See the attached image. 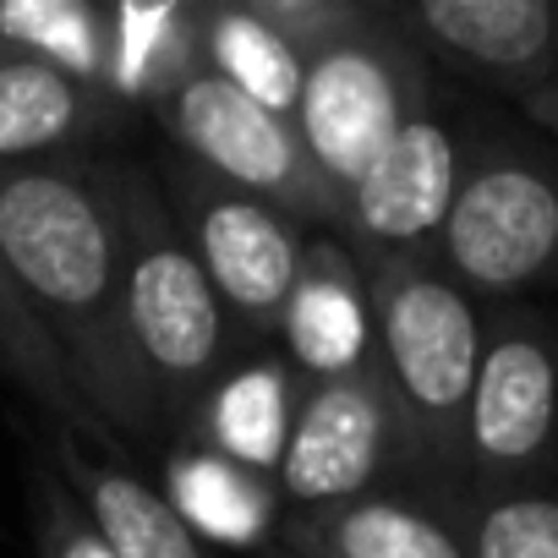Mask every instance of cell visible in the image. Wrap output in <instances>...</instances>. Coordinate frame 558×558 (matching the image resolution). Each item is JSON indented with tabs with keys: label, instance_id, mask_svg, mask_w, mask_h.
<instances>
[{
	"label": "cell",
	"instance_id": "17",
	"mask_svg": "<svg viewBox=\"0 0 558 558\" xmlns=\"http://www.w3.org/2000/svg\"><path fill=\"white\" fill-rule=\"evenodd\" d=\"M159 493L208 547H274L279 514H286L274 476L246 471L186 438H175V449L165 454Z\"/></svg>",
	"mask_w": 558,
	"mask_h": 558
},
{
	"label": "cell",
	"instance_id": "6",
	"mask_svg": "<svg viewBox=\"0 0 558 558\" xmlns=\"http://www.w3.org/2000/svg\"><path fill=\"white\" fill-rule=\"evenodd\" d=\"M558 460V324L531 302L487 307L465 411V493L547 482Z\"/></svg>",
	"mask_w": 558,
	"mask_h": 558
},
{
	"label": "cell",
	"instance_id": "19",
	"mask_svg": "<svg viewBox=\"0 0 558 558\" xmlns=\"http://www.w3.org/2000/svg\"><path fill=\"white\" fill-rule=\"evenodd\" d=\"M197 56H203V72H214L219 83L263 105L268 116L296 126L307 61L274 28H263L246 0H197Z\"/></svg>",
	"mask_w": 558,
	"mask_h": 558
},
{
	"label": "cell",
	"instance_id": "12",
	"mask_svg": "<svg viewBox=\"0 0 558 558\" xmlns=\"http://www.w3.org/2000/svg\"><path fill=\"white\" fill-rule=\"evenodd\" d=\"M286 558H471L449 493H356L340 504L286 509L274 531Z\"/></svg>",
	"mask_w": 558,
	"mask_h": 558
},
{
	"label": "cell",
	"instance_id": "5",
	"mask_svg": "<svg viewBox=\"0 0 558 558\" xmlns=\"http://www.w3.org/2000/svg\"><path fill=\"white\" fill-rule=\"evenodd\" d=\"M159 192L208 274V286L235 329V345L268 351L279 335V318H286V302L296 291L307 230L291 214H279L274 203L197 170L192 159L165 165Z\"/></svg>",
	"mask_w": 558,
	"mask_h": 558
},
{
	"label": "cell",
	"instance_id": "20",
	"mask_svg": "<svg viewBox=\"0 0 558 558\" xmlns=\"http://www.w3.org/2000/svg\"><path fill=\"white\" fill-rule=\"evenodd\" d=\"M0 373H7V378L56 422V433H72L77 444H94V449L121 454L116 433H110V427L94 416V405L77 395V384H72V373H66L56 340L45 335V324H39L34 307L23 302L17 279L7 274V263H0Z\"/></svg>",
	"mask_w": 558,
	"mask_h": 558
},
{
	"label": "cell",
	"instance_id": "15",
	"mask_svg": "<svg viewBox=\"0 0 558 558\" xmlns=\"http://www.w3.org/2000/svg\"><path fill=\"white\" fill-rule=\"evenodd\" d=\"M45 454H50L56 476L77 493V504L94 514V525L105 531V542L116 547V558H219L165 504V493L154 482H143L137 471L94 454L72 433H50L45 438Z\"/></svg>",
	"mask_w": 558,
	"mask_h": 558
},
{
	"label": "cell",
	"instance_id": "8",
	"mask_svg": "<svg viewBox=\"0 0 558 558\" xmlns=\"http://www.w3.org/2000/svg\"><path fill=\"white\" fill-rule=\"evenodd\" d=\"M154 121L170 132V143L208 175L230 181L235 192H252L291 214L302 230H335L340 225V192L324 181L313 165L307 143L296 137L291 121L268 116L214 72H192L159 110Z\"/></svg>",
	"mask_w": 558,
	"mask_h": 558
},
{
	"label": "cell",
	"instance_id": "4",
	"mask_svg": "<svg viewBox=\"0 0 558 558\" xmlns=\"http://www.w3.org/2000/svg\"><path fill=\"white\" fill-rule=\"evenodd\" d=\"M433 252L482 307L558 291V148L542 132L476 126Z\"/></svg>",
	"mask_w": 558,
	"mask_h": 558
},
{
	"label": "cell",
	"instance_id": "14",
	"mask_svg": "<svg viewBox=\"0 0 558 558\" xmlns=\"http://www.w3.org/2000/svg\"><path fill=\"white\" fill-rule=\"evenodd\" d=\"M302 373L286 362V351H241L214 389L197 400L192 422H186V444H203L246 471L274 476L286 460L291 427H296V405H302Z\"/></svg>",
	"mask_w": 558,
	"mask_h": 558
},
{
	"label": "cell",
	"instance_id": "23",
	"mask_svg": "<svg viewBox=\"0 0 558 558\" xmlns=\"http://www.w3.org/2000/svg\"><path fill=\"white\" fill-rule=\"evenodd\" d=\"M263 28H274L302 61H318L384 17V0H246Z\"/></svg>",
	"mask_w": 558,
	"mask_h": 558
},
{
	"label": "cell",
	"instance_id": "22",
	"mask_svg": "<svg viewBox=\"0 0 558 558\" xmlns=\"http://www.w3.org/2000/svg\"><path fill=\"white\" fill-rule=\"evenodd\" d=\"M449 514L471 558H558V487H509V493H449Z\"/></svg>",
	"mask_w": 558,
	"mask_h": 558
},
{
	"label": "cell",
	"instance_id": "13",
	"mask_svg": "<svg viewBox=\"0 0 558 558\" xmlns=\"http://www.w3.org/2000/svg\"><path fill=\"white\" fill-rule=\"evenodd\" d=\"M279 351L302 373V384L345 378L378 362L373 335V296L356 252L340 235H307V257L296 274V291L279 318Z\"/></svg>",
	"mask_w": 558,
	"mask_h": 558
},
{
	"label": "cell",
	"instance_id": "10",
	"mask_svg": "<svg viewBox=\"0 0 558 558\" xmlns=\"http://www.w3.org/2000/svg\"><path fill=\"white\" fill-rule=\"evenodd\" d=\"M460 170H465V132L433 99L427 110H416L389 137V148L340 197L335 235L356 257L433 252L438 246V230L449 219Z\"/></svg>",
	"mask_w": 558,
	"mask_h": 558
},
{
	"label": "cell",
	"instance_id": "7",
	"mask_svg": "<svg viewBox=\"0 0 558 558\" xmlns=\"http://www.w3.org/2000/svg\"><path fill=\"white\" fill-rule=\"evenodd\" d=\"M433 99V66L384 0V17L367 34L307 61L296 137L307 143L324 181L345 197L362 181V170L389 148V137Z\"/></svg>",
	"mask_w": 558,
	"mask_h": 558
},
{
	"label": "cell",
	"instance_id": "9",
	"mask_svg": "<svg viewBox=\"0 0 558 558\" xmlns=\"http://www.w3.org/2000/svg\"><path fill=\"white\" fill-rule=\"evenodd\" d=\"M389 471L405 476V444H400V416H395L378 362H367L345 378L307 384L286 460L274 471L279 504L313 509V504L378 493V482Z\"/></svg>",
	"mask_w": 558,
	"mask_h": 558
},
{
	"label": "cell",
	"instance_id": "24",
	"mask_svg": "<svg viewBox=\"0 0 558 558\" xmlns=\"http://www.w3.org/2000/svg\"><path fill=\"white\" fill-rule=\"evenodd\" d=\"M28 525H34V553L39 558H116L94 514L77 504V493L56 476V465H28Z\"/></svg>",
	"mask_w": 558,
	"mask_h": 558
},
{
	"label": "cell",
	"instance_id": "11",
	"mask_svg": "<svg viewBox=\"0 0 558 558\" xmlns=\"http://www.w3.org/2000/svg\"><path fill=\"white\" fill-rule=\"evenodd\" d=\"M395 23L427 61L514 105L558 77V0H411Z\"/></svg>",
	"mask_w": 558,
	"mask_h": 558
},
{
	"label": "cell",
	"instance_id": "3",
	"mask_svg": "<svg viewBox=\"0 0 558 558\" xmlns=\"http://www.w3.org/2000/svg\"><path fill=\"white\" fill-rule=\"evenodd\" d=\"M126 219V351L159 438H181L197 400L241 356L208 274L181 235L159 181L116 165Z\"/></svg>",
	"mask_w": 558,
	"mask_h": 558
},
{
	"label": "cell",
	"instance_id": "1",
	"mask_svg": "<svg viewBox=\"0 0 558 558\" xmlns=\"http://www.w3.org/2000/svg\"><path fill=\"white\" fill-rule=\"evenodd\" d=\"M0 263L116 444H154L126 351V219L116 159L0 165Z\"/></svg>",
	"mask_w": 558,
	"mask_h": 558
},
{
	"label": "cell",
	"instance_id": "2",
	"mask_svg": "<svg viewBox=\"0 0 558 558\" xmlns=\"http://www.w3.org/2000/svg\"><path fill=\"white\" fill-rule=\"evenodd\" d=\"M373 296L378 373L389 384L411 493L465 487V411L482 362L487 307L444 274L438 252L356 257Z\"/></svg>",
	"mask_w": 558,
	"mask_h": 558
},
{
	"label": "cell",
	"instance_id": "21",
	"mask_svg": "<svg viewBox=\"0 0 558 558\" xmlns=\"http://www.w3.org/2000/svg\"><path fill=\"white\" fill-rule=\"evenodd\" d=\"M0 56H28L88 88H105V7L94 0H0Z\"/></svg>",
	"mask_w": 558,
	"mask_h": 558
},
{
	"label": "cell",
	"instance_id": "26",
	"mask_svg": "<svg viewBox=\"0 0 558 558\" xmlns=\"http://www.w3.org/2000/svg\"><path fill=\"white\" fill-rule=\"evenodd\" d=\"M263 558H286V553H274V547H268V553H263Z\"/></svg>",
	"mask_w": 558,
	"mask_h": 558
},
{
	"label": "cell",
	"instance_id": "16",
	"mask_svg": "<svg viewBox=\"0 0 558 558\" xmlns=\"http://www.w3.org/2000/svg\"><path fill=\"white\" fill-rule=\"evenodd\" d=\"M121 105L45 61L0 56V165L66 159V148L105 137Z\"/></svg>",
	"mask_w": 558,
	"mask_h": 558
},
{
	"label": "cell",
	"instance_id": "18",
	"mask_svg": "<svg viewBox=\"0 0 558 558\" xmlns=\"http://www.w3.org/2000/svg\"><path fill=\"white\" fill-rule=\"evenodd\" d=\"M197 66V0H116L105 7V94L121 110H159Z\"/></svg>",
	"mask_w": 558,
	"mask_h": 558
},
{
	"label": "cell",
	"instance_id": "25",
	"mask_svg": "<svg viewBox=\"0 0 558 558\" xmlns=\"http://www.w3.org/2000/svg\"><path fill=\"white\" fill-rule=\"evenodd\" d=\"M520 110H525V121L558 148V77H553L547 88H536L531 99H520Z\"/></svg>",
	"mask_w": 558,
	"mask_h": 558
}]
</instances>
